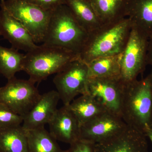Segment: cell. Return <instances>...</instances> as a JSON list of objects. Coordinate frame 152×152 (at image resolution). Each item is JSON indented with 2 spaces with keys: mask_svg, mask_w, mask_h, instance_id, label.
<instances>
[{
  "mask_svg": "<svg viewBox=\"0 0 152 152\" xmlns=\"http://www.w3.org/2000/svg\"><path fill=\"white\" fill-rule=\"evenodd\" d=\"M121 118L128 126L144 133L152 128V77L126 84Z\"/></svg>",
  "mask_w": 152,
  "mask_h": 152,
  "instance_id": "obj_2",
  "label": "cell"
},
{
  "mask_svg": "<svg viewBox=\"0 0 152 152\" xmlns=\"http://www.w3.org/2000/svg\"><path fill=\"white\" fill-rule=\"evenodd\" d=\"M121 54L98 58L89 63L88 78L120 77Z\"/></svg>",
  "mask_w": 152,
  "mask_h": 152,
  "instance_id": "obj_21",
  "label": "cell"
},
{
  "mask_svg": "<svg viewBox=\"0 0 152 152\" xmlns=\"http://www.w3.org/2000/svg\"><path fill=\"white\" fill-rule=\"evenodd\" d=\"M132 28L148 39L152 37V0H128L126 17Z\"/></svg>",
  "mask_w": 152,
  "mask_h": 152,
  "instance_id": "obj_15",
  "label": "cell"
},
{
  "mask_svg": "<svg viewBox=\"0 0 152 152\" xmlns=\"http://www.w3.org/2000/svg\"><path fill=\"white\" fill-rule=\"evenodd\" d=\"M45 10L53 12L58 7L65 5V0H26Z\"/></svg>",
  "mask_w": 152,
  "mask_h": 152,
  "instance_id": "obj_24",
  "label": "cell"
},
{
  "mask_svg": "<svg viewBox=\"0 0 152 152\" xmlns=\"http://www.w3.org/2000/svg\"><path fill=\"white\" fill-rule=\"evenodd\" d=\"M125 86L120 77L88 78L86 94L96 99L107 111L121 117Z\"/></svg>",
  "mask_w": 152,
  "mask_h": 152,
  "instance_id": "obj_9",
  "label": "cell"
},
{
  "mask_svg": "<svg viewBox=\"0 0 152 152\" xmlns=\"http://www.w3.org/2000/svg\"><path fill=\"white\" fill-rule=\"evenodd\" d=\"M23 121V117L0 103V129L18 126Z\"/></svg>",
  "mask_w": 152,
  "mask_h": 152,
  "instance_id": "obj_23",
  "label": "cell"
},
{
  "mask_svg": "<svg viewBox=\"0 0 152 152\" xmlns=\"http://www.w3.org/2000/svg\"><path fill=\"white\" fill-rule=\"evenodd\" d=\"M131 30L132 26L128 18L102 25L88 33L79 54V59L88 64L98 58L121 54L127 43Z\"/></svg>",
  "mask_w": 152,
  "mask_h": 152,
  "instance_id": "obj_1",
  "label": "cell"
},
{
  "mask_svg": "<svg viewBox=\"0 0 152 152\" xmlns=\"http://www.w3.org/2000/svg\"><path fill=\"white\" fill-rule=\"evenodd\" d=\"M128 0H89L102 25L119 21L126 17Z\"/></svg>",
  "mask_w": 152,
  "mask_h": 152,
  "instance_id": "obj_17",
  "label": "cell"
},
{
  "mask_svg": "<svg viewBox=\"0 0 152 152\" xmlns=\"http://www.w3.org/2000/svg\"><path fill=\"white\" fill-rule=\"evenodd\" d=\"M95 144L79 140L71 144L68 152H94Z\"/></svg>",
  "mask_w": 152,
  "mask_h": 152,
  "instance_id": "obj_25",
  "label": "cell"
},
{
  "mask_svg": "<svg viewBox=\"0 0 152 152\" xmlns=\"http://www.w3.org/2000/svg\"><path fill=\"white\" fill-rule=\"evenodd\" d=\"M59 100L57 91H50L41 95L32 108L23 117V129L29 130L45 127L48 124L58 110Z\"/></svg>",
  "mask_w": 152,
  "mask_h": 152,
  "instance_id": "obj_13",
  "label": "cell"
},
{
  "mask_svg": "<svg viewBox=\"0 0 152 152\" xmlns=\"http://www.w3.org/2000/svg\"><path fill=\"white\" fill-rule=\"evenodd\" d=\"M88 79V65L79 58L56 74L53 81L64 105H69L78 95L86 94Z\"/></svg>",
  "mask_w": 152,
  "mask_h": 152,
  "instance_id": "obj_7",
  "label": "cell"
},
{
  "mask_svg": "<svg viewBox=\"0 0 152 152\" xmlns=\"http://www.w3.org/2000/svg\"><path fill=\"white\" fill-rule=\"evenodd\" d=\"M148 39L135 29L132 28L124 51L121 54L120 78L125 85L137 80L147 65Z\"/></svg>",
  "mask_w": 152,
  "mask_h": 152,
  "instance_id": "obj_6",
  "label": "cell"
},
{
  "mask_svg": "<svg viewBox=\"0 0 152 152\" xmlns=\"http://www.w3.org/2000/svg\"><path fill=\"white\" fill-rule=\"evenodd\" d=\"M5 7L18 20L37 43H43L52 12L45 10L26 0H3Z\"/></svg>",
  "mask_w": 152,
  "mask_h": 152,
  "instance_id": "obj_5",
  "label": "cell"
},
{
  "mask_svg": "<svg viewBox=\"0 0 152 152\" xmlns=\"http://www.w3.org/2000/svg\"><path fill=\"white\" fill-rule=\"evenodd\" d=\"M146 61L147 64L150 65L152 67V37L149 39L148 42Z\"/></svg>",
  "mask_w": 152,
  "mask_h": 152,
  "instance_id": "obj_26",
  "label": "cell"
},
{
  "mask_svg": "<svg viewBox=\"0 0 152 152\" xmlns=\"http://www.w3.org/2000/svg\"><path fill=\"white\" fill-rule=\"evenodd\" d=\"M65 5L78 23L88 33L102 25L89 0H65Z\"/></svg>",
  "mask_w": 152,
  "mask_h": 152,
  "instance_id": "obj_18",
  "label": "cell"
},
{
  "mask_svg": "<svg viewBox=\"0 0 152 152\" xmlns=\"http://www.w3.org/2000/svg\"><path fill=\"white\" fill-rule=\"evenodd\" d=\"M67 106L80 126L107 112L100 102L88 94L81 95Z\"/></svg>",
  "mask_w": 152,
  "mask_h": 152,
  "instance_id": "obj_16",
  "label": "cell"
},
{
  "mask_svg": "<svg viewBox=\"0 0 152 152\" xmlns=\"http://www.w3.org/2000/svg\"><path fill=\"white\" fill-rule=\"evenodd\" d=\"M94 152H148L145 133L127 126L104 141L95 144Z\"/></svg>",
  "mask_w": 152,
  "mask_h": 152,
  "instance_id": "obj_11",
  "label": "cell"
},
{
  "mask_svg": "<svg viewBox=\"0 0 152 152\" xmlns=\"http://www.w3.org/2000/svg\"><path fill=\"white\" fill-rule=\"evenodd\" d=\"M25 56L12 47L0 45V74L9 80L18 72L23 71Z\"/></svg>",
  "mask_w": 152,
  "mask_h": 152,
  "instance_id": "obj_22",
  "label": "cell"
},
{
  "mask_svg": "<svg viewBox=\"0 0 152 152\" xmlns=\"http://www.w3.org/2000/svg\"><path fill=\"white\" fill-rule=\"evenodd\" d=\"M26 131L29 152H68L60 148L45 127Z\"/></svg>",
  "mask_w": 152,
  "mask_h": 152,
  "instance_id": "obj_20",
  "label": "cell"
},
{
  "mask_svg": "<svg viewBox=\"0 0 152 152\" xmlns=\"http://www.w3.org/2000/svg\"><path fill=\"white\" fill-rule=\"evenodd\" d=\"M88 36V33L78 23L67 6L62 5L52 12L43 44L79 56Z\"/></svg>",
  "mask_w": 152,
  "mask_h": 152,
  "instance_id": "obj_3",
  "label": "cell"
},
{
  "mask_svg": "<svg viewBox=\"0 0 152 152\" xmlns=\"http://www.w3.org/2000/svg\"><path fill=\"white\" fill-rule=\"evenodd\" d=\"M145 135L148 138L152 143V128H149L147 129L144 132Z\"/></svg>",
  "mask_w": 152,
  "mask_h": 152,
  "instance_id": "obj_27",
  "label": "cell"
},
{
  "mask_svg": "<svg viewBox=\"0 0 152 152\" xmlns=\"http://www.w3.org/2000/svg\"><path fill=\"white\" fill-rule=\"evenodd\" d=\"M79 58L72 52L42 44L25 55L23 71L29 76L31 81L39 83Z\"/></svg>",
  "mask_w": 152,
  "mask_h": 152,
  "instance_id": "obj_4",
  "label": "cell"
},
{
  "mask_svg": "<svg viewBox=\"0 0 152 152\" xmlns=\"http://www.w3.org/2000/svg\"><path fill=\"white\" fill-rule=\"evenodd\" d=\"M127 126L121 117L106 112L80 126V140L98 143L116 135Z\"/></svg>",
  "mask_w": 152,
  "mask_h": 152,
  "instance_id": "obj_10",
  "label": "cell"
},
{
  "mask_svg": "<svg viewBox=\"0 0 152 152\" xmlns=\"http://www.w3.org/2000/svg\"><path fill=\"white\" fill-rule=\"evenodd\" d=\"M151 77H152V73L151 74Z\"/></svg>",
  "mask_w": 152,
  "mask_h": 152,
  "instance_id": "obj_28",
  "label": "cell"
},
{
  "mask_svg": "<svg viewBox=\"0 0 152 152\" xmlns=\"http://www.w3.org/2000/svg\"><path fill=\"white\" fill-rule=\"evenodd\" d=\"M34 84L29 80L17 79L15 77L8 80L5 86L0 88V103L24 117L41 96Z\"/></svg>",
  "mask_w": 152,
  "mask_h": 152,
  "instance_id": "obj_8",
  "label": "cell"
},
{
  "mask_svg": "<svg viewBox=\"0 0 152 152\" xmlns=\"http://www.w3.org/2000/svg\"><path fill=\"white\" fill-rule=\"evenodd\" d=\"M0 152H29L27 131L22 126L0 129Z\"/></svg>",
  "mask_w": 152,
  "mask_h": 152,
  "instance_id": "obj_19",
  "label": "cell"
},
{
  "mask_svg": "<svg viewBox=\"0 0 152 152\" xmlns=\"http://www.w3.org/2000/svg\"><path fill=\"white\" fill-rule=\"evenodd\" d=\"M0 33L10 43L12 47L27 52L36 48L37 45L26 28L12 16L6 10L3 0L0 1Z\"/></svg>",
  "mask_w": 152,
  "mask_h": 152,
  "instance_id": "obj_12",
  "label": "cell"
},
{
  "mask_svg": "<svg viewBox=\"0 0 152 152\" xmlns=\"http://www.w3.org/2000/svg\"><path fill=\"white\" fill-rule=\"evenodd\" d=\"M48 124L50 133L57 140L71 145L80 140V125L67 106L58 109Z\"/></svg>",
  "mask_w": 152,
  "mask_h": 152,
  "instance_id": "obj_14",
  "label": "cell"
},
{
  "mask_svg": "<svg viewBox=\"0 0 152 152\" xmlns=\"http://www.w3.org/2000/svg\"><path fill=\"white\" fill-rule=\"evenodd\" d=\"M1 36V33H0V36Z\"/></svg>",
  "mask_w": 152,
  "mask_h": 152,
  "instance_id": "obj_29",
  "label": "cell"
}]
</instances>
